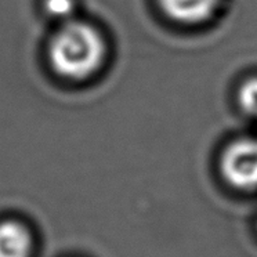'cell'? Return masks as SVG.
<instances>
[{
	"label": "cell",
	"mask_w": 257,
	"mask_h": 257,
	"mask_svg": "<svg viewBox=\"0 0 257 257\" xmlns=\"http://www.w3.org/2000/svg\"><path fill=\"white\" fill-rule=\"evenodd\" d=\"M105 57V42L98 29L83 21L64 23L49 45V60L60 76L80 80L91 76Z\"/></svg>",
	"instance_id": "obj_1"
},
{
	"label": "cell",
	"mask_w": 257,
	"mask_h": 257,
	"mask_svg": "<svg viewBox=\"0 0 257 257\" xmlns=\"http://www.w3.org/2000/svg\"><path fill=\"white\" fill-rule=\"evenodd\" d=\"M220 173L235 190H257V139L240 137L225 146L220 157Z\"/></svg>",
	"instance_id": "obj_2"
},
{
	"label": "cell",
	"mask_w": 257,
	"mask_h": 257,
	"mask_svg": "<svg viewBox=\"0 0 257 257\" xmlns=\"http://www.w3.org/2000/svg\"><path fill=\"white\" fill-rule=\"evenodd\" d=\"M163 14L181 25H201L212 18L221 7V0H158Z\"/></svg>",
	"instance_id": "obj_3"
},
{
	"label": "cell",
	"mask_w": 257,
	"mask_h": 257,
	"mask_svg": "<svg viewBox=\"0 0 257 257\" xmlns=\"http://www.w3.org/2000/svg\"><path fill=\"white\" fill-rule=\"evenodd\" d=\"M31 250L28 229L17 221L0 223V257H29Z\"/></svg>",
	"instance_id": "obj_4"
},
{
	"label": "cell",
	"mask_w": 257,
	"mask_h": 257,
	"mask_svg": "<svg viewBox=\"0 0 257 257\" xmlns=\"http://www.w3.org/2000/svg\"><path fill=\"white\" fill-rule=\"evenodd\" d=\"M238 104L245 115L257 120V76L246 79L238 89Z\"/></svg>",
	"instance_id": "obj_5"
},
{
	"label": "cell",
	"mask_w": 257,
	"mask_h": 257,
	"mask_svg": "<svg viewBox=\"0 0 257 257\" xmlns=\"http://www.w3.org/2000/svg\"><path fill=\"white\" fill-rule=\"evenodd\" d=\"M46 13L54 20L68 23L71 20H75V12H76V0H45Z\"/></svg>",
	"instance_id": "obj_6"
}]
</instances>
